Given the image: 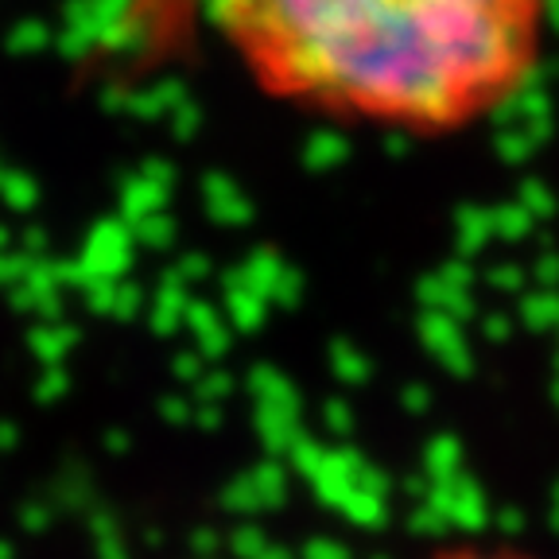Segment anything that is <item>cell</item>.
I'll list each match as a JSON object with an SVG mask.
<instances>
[{"mask_svg":"<svg viewBox=\"0 0 559 559\" xmlns=\"http://www.w3.org/2000/svg\"><path fill=\"white\" fill-rule=\"evenodd\" d=\"M424 559H551L540 551L513 548V544H451V548H436Z\"/></svg>","mask_w":559,"mask_h":559,"instance_id":"obj_2","label":"cell"},{"mask_svg":"<svg viewBox=\"0 0 559 559\" xmlns=\"http://www.w3.org/2000/svg\"><path fill=\"white\" fill-rule=\"evenodd\" d=\"M269 94L342 121L451 132L533 79L551 0H202Z\"/></svg>","mask_w":559,"mask_h":559,"instance_id":"obj_1","label":"cell"}]
</instances>
